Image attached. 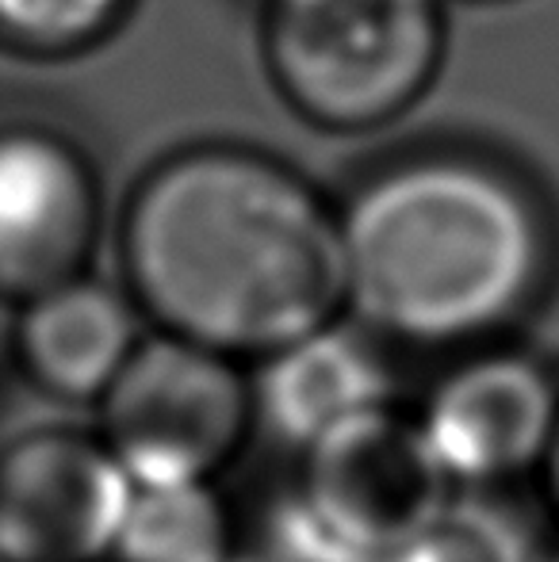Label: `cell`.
Instances as JSON below:
<instances>
[{
  "instance_id": "6da1fadb",
  "label": "cell",
  "mask_w": 559,
  "mask_h": 562,
  "mask_svg": "<svg viewBox=\"0 0 559 562\" xmlns=\"http://www.w3.org/2000/svg\"><path fill=\"white\" fill-rule=\"evenodd\" d=\"M127 295L157 334L231 360L337 322V207L288 161L242 142H195L135 184L120 223Z\"/></svg>"
},
{
  "instance_id": "7a4b0ae2",
  "label": "cell",
  "mask_w": 559,
  "mask_h": 562,
  "mask_svg": "<svg viewBox=\"0 0 559 562\" xmlns=\"http://www.w3.org/2000/svg\"><path fill=\"white\" fill-rule=\"evenodd\" d=\"M337 223L345 311L406 345L494 337L537 303L552 265L529 180L463 146L391 157L353 188Z\"/></svg>"
},
{
  "instance_id": "3957f363",
  "label": "cell",
  "mask_w": 559,
  "mask_h": 562,
  "mask_svg": "<svg viewBox=\"0 0 559 562\" xmlns=\"http://www.w3.org/2000/svg\"><path fill=\"white\" fill-rule=\"evenodd\" d=\"M445 0H261L272 89L326 134L399 123L445 61Z\"/></svg>"
},
{
  "instance_id": "277c9868",
  "label": "cell",
  "mask_w": 559,
  "mask_h": 562,
  "mask_svg": "<svg viewBox=\"0 0 559 562\" xmlns=\"http://www.w3.org/2000/svg\"><path fill=\"white\" fill-rule=\"evenodd\" d=\"M238 360L185 337H142L100 398V437L135 486L211 482L254 429Z\"/></svg>"
},
{
  "instance_id": "5b68a950",
  "label": "cell",
  "mask_w": 559,
  "mask_h": 562,
  "mask_svg": "<svg viewBox=\"0 0 559 562\" xmlns=\"http://www.w3.org/2000/svg\"><path fill=\"white\" fill-rule=\"evenodd\" d=\"M291 497L349 555L388 562L452 502V479L418 417L383 402L303 448Z\"/></svg>"
},
{
  "instance_id": "8992f818",
  "label": "cell",
  "mask_w": 559,
  "mask_h": 562,
  "mask_svg": "<svg viewBox=\"0 0 559 562\" xmlns=\"http://www.w3.org/2000/svg\"><path fill=\"white\" fill-rule=\"evenodd\" d=\"M100 180L81 142L46 123L0 126V299L23 306L89 276Z\"/></svg>"
},
{
  "instance_id": "52a82bcc",
  "label": "cell",
  "mask_w": 559,
  "mask_h": 562,
  "mask_svg": "<svg viewBox=\"0 0 559 562\" xmlns=\"http://www.w3.org/2000/svg\"><path fill=\"white\" fill-rule=\"evenodd\" d=\"M131 494L104 437L23 432L0 451V562H112Z\"/></svg>"
},
{
  "instance_id": "ba28073f",
  "label": "cell",
  "mask_w": 559,
  "mask_h": 562,
  "mask_svg": "<svg viewBox=\"0 0 559 562\" xmlns=\"http://www.w3.org/2000/svg\"><path fill=\"white\" fill-rule=\"evenodd\" d=\"M418 425L452 486H502L545 463L559 425V379L529 352H476L437 379Z\"/></svg>"
},
{
  "instance_id": "9c48e42d",
  "label": "cell",
  "mask_w": 559,
  "mask_h": 562,
  "mask_svg": "<svg viewBox=\"0 0 559 562\" xmlns=\"http://www.w3.org/2000/svg\"><path fill=\"white\" fill-rule=\"evenodd\" d=\"M138 306L100 280L62 283L15 306L12 356L43 394L100 402L138 348Z\"/></svg>"
},
{
  "instance_id": "30bf717a",
  "label": "cell",
  "mask_w": 559,
  "mask_h": 562,
  "mask_svg": "<svg viewBox=\"0 0 559 562\" xmlns=\"http://www.w3.org/2000/svg\"><path fill=\"white\" fill-rule=\"evenodd\" d=\"M391 375L372 340L337 322L265 356L254 383V414L283 445L303 451L365 409L383 406Z\"/></svg>"
},
{
  "instance_id": "8fae6325",
  "label": "cell",
  "mask_w": 559,
  "mask_h": 562,
  "mask_svg": "<svg viewBox=\"0 0 559 562\" xmlns=\"http://www.w3.org/2000/svg\"><path fill=\"white\" fill-rule=\"evenodd\" d=\"M234 517L211 482L135 486L112 562H231Z\"/></svg>"
},
{
  "instance_id": "7c38bea8",
  "label": "cell",
  "mask_w": 559,
  "mask_h": 562,
  "mask_svg": "<svg viewBox=\"0 0 559 562\" xmlns=\"http://www.w3.org/2000/svg\"><path fill=\"white\" fill-rule=\"evenodd\" d=\"M388 562H548L529 525L487 494H463Z\"/></svg>"
},
{
  "instance_id": "4fadbf2b",
  "label": "cell",
  "mask_w": 559,
  "mask_h": 562,
  "mask_svg": "<svg viewBox=\"0 0 559 562\" xmlns=\"http://www.w3.org/2000/svg\"><path fill=\"white\" fill-rule=\"evenodd\" d=\"M135 0H0V46L27 58H74L112 38Z\"/></svg>"
},
{
  "instance_id": "5bb4252c",
  "label": "cell",
  "mask_w": 559,
  "mask_h": 562,
  "mask_svg": "<svg viewBox=\"0 0 559 562\" xmlns=\"http://www.w3.org/2000/svg\"><path fill=\"white\" fill-rule=\"evenodd\" d=\"M540 474H545L548 502H552V509L559 513V425H556V437H552V445H548L545 463H540Z\"/></svg>"
},
{
  "instance_id": "9a60e30c",
  "label": "cell",
  "mask_w": 559,
  "mask_h": 562,
  "mask_svg": "<svg viewBox=\"0 0 559 562\" xmlns=\"http://www.w3.org/2000/svg\"><path fill=\"white\" fill-rule=\"evenodd\" d=\"M8 311H12V306L0 299V371H4L8 356H12V322H8Z\"/></svg>"
},
{
  "instance_id": "2e32d148",
  "label": "cell",
  "mask_w": 559,
  "mask_h": 562,
  "mask_svg": "<svg viewBox=\"0 0 559 562\" xmlns=\"http://www.w3.org/2000/svg\"><path fill=\"white\" fill-rule=\"evenodd\" d=\"M231 562H272L269 555H265V551H261V555H234Z\"/></svg>"
},
{
  "instance_id": "e0dca14e",
  "label": "cell",
  "mask_w": 559,
  "mask_h": 562,
  "mask_svg": "<svg viewBox=\"0 0 559 562\" xmlns=\"http://www.w3.org/2000/svg\"><path fill=\"white\" fill-rule=\"evenodd\" d=\"M468 4H510V0H468Z\"/></svg>"
},
{
  "instance_id": "ac0fdd59",
  "label": "cell",
  "mask_w": 559,
  "mask_h": 562,
  "mask_svg": "<svg viewBox=\"0 0 559 562\" xmlns=\"http://www.w3.org/2000/svg\"><path fill=\"white\" fill-rule=\"evenodd\" d=\"M548 562H559V555H552V559H548Z\"/></svg>"
}]
</instances>
